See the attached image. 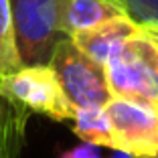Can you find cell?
<instances>
[{
  "instance_id": "cell-1",
  "label": "cell",
  "mask_w": 158,
  "mask_h": 158,
  "mask_svg": "<svg viewBox=\"0 0 158 158\" xmlns=\"http://www.w3.org/2000/svg\"><path fill=\"white\" fill-rule=\"evenodd\" d=\"M103 67L112 98L158 110V31L138 27Z\"/></svg>"
},
{
  "instance_id": "cell-2",
  "label": "cell",
  "mask_w": 158,
  "mask_h": 158,
  "mask_svg": "<svg viewBox=\"0 0 158 158\" xmlns=\"http://www.w3.org/2000/svg\"><path fill=\"white\" fill-rule=\"evenodd\" d=\"M0 93L28 114H41L55 122L73 120L75 106L69 102L51 67L23 65L19 71L0 79Z\"/></svg>"
},
{
  "instance_id": "cell-3",
  "label": "cell",
  "mask_w": 158,
  "mask_h": 158,
  "mask_svg": "<svg viewBox=\"0 0 158 158\" xmlns=\"http://www.w3.org/2000/svg\"><path fill=\"white\" fill-rule=\"evenodd\" d=\"M47 65L55 71L61 87L75 107H103L112 93L106 67L87 57L71 39H61Z\"/></svg>"
},
{
  "instance_id": "cell-4",
  "label": "cell",
  "mask_w": 158,
  "mask_h": 158,
  "mask_svg": "<svg viewBox=\"0 0 158 158\" xmlns=\"http://www.w3.org/2000/svg\"><path fill=\"white\" fill-rule=\"evenodd\" d=\"M114 150L132 158H158V110L112 98L103 106Z\"/></svg>"
},
{
  "instance_id": "cell-5",
  "label": "cell",
  "mask_w": 158,
  "mask_h": 158,
  "mask_svg": "<svg viewBox=\"0 0 158 158\" xmlns=\"http://www.w3.org/2000/svg\"><path fill=\"white\" fill-rule=\"evenodd\" d=\"M23 65L49 63L57 43L65 39L57 27L59 0H10Z\"/></svg>"
},
{
  "instance_id": "cell-6",
  "label": "cell",
  "mask_w": 158,
  "mask_h": 158,
  "mask_svg": "<svg viewBox=\"0 0 158 158\" xmlns=\"http://www.w3.org/2000/svg\"><path fill=\"white\" fill-rule=\"evenodd\" d=\"M138 27L140 24H136L132 19L122 14V16L110 19L93 28H87V31L73 35L71 41L87 57L106 65L107 61L120 51V47L128 41V37H132L138 31Z\"/></svg>"
},
{
  "instance_id": "cell-7",
  "label": "cell",
  "mask_w": 158,
  "mask_h": 158,
  "mask_svg": "<svg viewBox=\"0 0 158 158\" xmlns=\"http://www.w3.org/2000/svg\"><path fill=\"white\" fill-rule=\"evenodd\" d=\"M124 10L112 0H59L57 6V27L63 37L93 28L110 19L122 16Z\"/></svg>"
},
{
  "instance_id": "cell-8",
  "label": "cell",
  "mask_w": 158,
  "mask_h": 158,
  "mask_svg": "<svg viewBox=\"0 0 158 158\" xmlns=\"http://www.w3.org/2000/svg\"><path fill=\"white\" fill-rule=\"evenodd\" d=\"M31 114L0 93V158H19L27 138Z\"/></svg>"
},
{
  "instance_id": "cell-9",
  "label": "cell",
  "mask_w": 158,
  "mask_h": 158,
  "mask_svg": "<svg viewBox=\"0 0 158 158\" xmlns=\"http://www.w3.org/2000/svg\"><path fill=\"white\" fill-rule=\"evenodd\" d=\"M71 130L85 144L114 148V140L110 134V128H107L103 107H75Z\"/></svg>"
},
{
  "instance_id": "cell-10",
  "label": "cell",
  "mask_w": 158,
  "mask_h": 158,
  "mask_svg": "<svg viewBox=\"0 0 158 158\" xmlns=\"http://www.w3.org/2000/svg\"><path fill=\"white\" fill-rule=\"evenodd\" d=\"M23 67L10 0H0V79Z\"/></svg>"
},
{
  "instance_id": "cell-11",
  "label": "cell",
  "mask_w": 158,
  "mask_h": 158,
  "mask_svg": "<svg viewBox=\"0 0 158 158\" xmlns=\"http://www.w3.org/2000/svg\"><path fill=\"white\" fill-rule=\"evenodd\" d=\"M136 24L158 31V0H112Z\"/></svg>"
},
{
  "instance_id": "cell-12",
  "label": "cell",
  "mask_w": 158,
  "mask_h": 158,
  "mask_svg": "<svg viewBox=\"0 0 158 158\" xmlns=\"http://www.w3.org/2000/svg\"><path fill=\"white\" fill-rule=\"evenodd\" d=\"M61 158H102V156H99L98 146H91V144H85L83 142V144H79L75 148L63 152Z\"/></svg>"
}]
</instances>
